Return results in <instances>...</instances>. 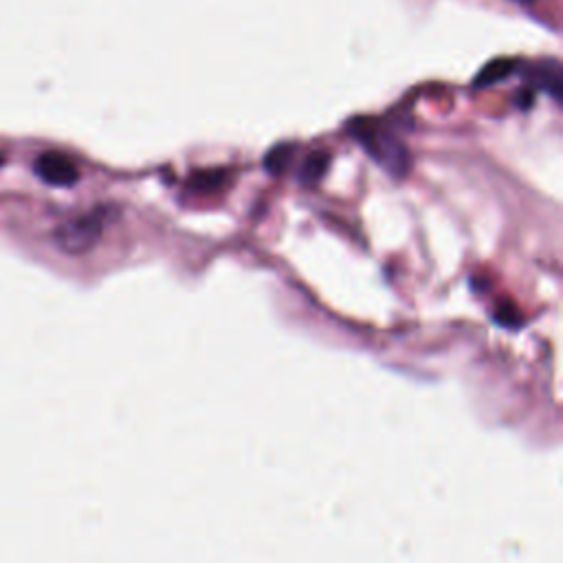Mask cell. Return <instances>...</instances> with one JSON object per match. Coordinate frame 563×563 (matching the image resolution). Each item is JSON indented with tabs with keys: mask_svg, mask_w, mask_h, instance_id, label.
Masks as SVG:
<instances>
[{
	"mask_svg": "<svg viewBox=\"0 0 563 563\" xmlns=\"http://www.w3.org/2000/svg\"><path fill=\"white\" fill-rule=\"evenodd\" d=\"M509 71H511V66L506 64V62H495V64L487 66V69L482 71L480 80H478V86H487L491 82H500V80H504L506 75H509Z\"/></svg>",
	"mask_w": 563,
	"mask_h": 563,
	"instance_id": "6",
	"label": "cell"
},
{
	"mask_svg": "<svg viewBox=\"0 0 563 563\" xmlns=\"http://www.w3.org/2000/svg\"><path fill=\"white\" fill-rule=\"evenodd\" d=\"M517 317H520V313L515 311L513 304H500L498 311H495V322H498L504 328L520 326V319H517Z\"/></svg>",
	"mask_w": 563,
	"mask_h": 563,
	"instance_id": "7",
	"label": "cell"
},
{
	"mask_svg": "<svg viewBox=\"0 0 563 563\" xmlns=\"http://www.w3.org/2000/svg\"><path fill=\"white\" fill-rule=\"evenodd\" d=\"M33 172L42 183L51 187H71L80 181V170H77L75 161L58 150L38 154L36 163H33Z\"/></svg>",
	"mask_w": 563,
	"mask_h": 563,
	"instance_id": "3",
	"label": "cell"
},
{
	"mask_svg": "<svg viewBox=\"0 0 563 563\" xmlns=\"http://www.w3.org/2000/svg\"><path fill=\"white\" fill-rule=\"evenodd\" d=\"M223 172H205V174H198L196 179L192 181L196 185V190L201 192H209V190H216L223 183Z\"/></svg>",
	"mask_w": 563,
	"mask_h": 563,
	"instance_id": "8",
	"label": "cell"
},
{
	"mask_svg": "<svg viewBox=\"0 0 563 563\" xmlns=\"http://www.w3.org/2000/svg\"><path fill=\"white\" fill-rule=\"evenodd\" d=\"M295 152H297V148L293 146V143H280V146L269 150L267 157H264V168H267V172L273 176L284 174L286 170H289L291 161L295 159Z\"/></svg>",
	"mask_w": 563,
	"mask_h": 563,
	"instance_id": "5",
	"label": "cell"
},
{
	"mask_svg": "<svg viewBox=\"0 0 563 563\" xmlns=\"http://www.w3.org/2000/svg\"><path fill=\"white\" fill-rule=\"evenodd\" d=\"M106 229V212L104 209H93L80 216H73L53 231V240L58 249L71 256H82L91 251Z\"/></svg>",
	"mask_w": 563,
	"mask_h": 563,
	"instance_id": "1",
	"label": "cell"
},
{
	"mask_svg": "<svg viewBox=\"0 0 563 563\" xmlns=\"http://www.w3.org/2000/svg\"><path fill=\"white\" fill-rule=\"evenodd\" d=\"M359 143L370 157L377 161L385 172H390L394 179H403L410 172V150H407L401 141H396L392 135L377 128H366L355 132Z\"/></svg>",
	"mask_w": 563,
	"mask_h": 563,
	"instance_id": "2",
	"label": "cell"
},
{
	"mask_svg": "<svg viewBox=\"0 0 563 563\" xmlns=\"http://www.w3.org/2000/svg\"><path fill=\"white\" fill-rule=\"evenodd\" d=\"M328 165H330V154L328 152H324V150L311 152L304 159L302 168H300V176H297V179H300L302 185L313 187L324 179V174L328 172Z\"/></svg>",
	"mask_w": 563,
	"mask_h": 563,
	"instance_id": "4",
	"label": "cell"
}]
</instances>
